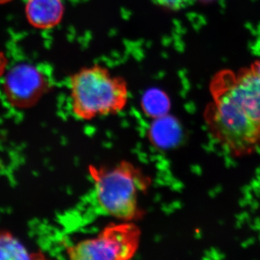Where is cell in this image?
I'll use <instances>...</instances> for the list:
<instances>
[{"mask_svg": "<svg viewBox=\"0 0 260 260\" xmlns=\"http://www.w3.org/2000/svg\"><path fill=\"white\" fill-rule=\"evenodd\" d=\"M95 200L101 209L119 221L139 220L143 214L140 195L148 190L150 179L141 169L129 161L111 167L90 166Z\"/></svg>", "mask_w": 260, "mask_h": 260, "instance_id": "obj_1", "label": "cell"}, {"mask_svg": "<svg viewBox=\"0 0 260 260\" xmlns=\"http://www.w3.org/2000/svg\"><path fill=\"white\" fill-rule=\"evenodd\" d=\"M72 112L78 119L90 121L124 110L129 99L127 83L104 67H88L70 79Z\"/></svg>", "mask_w": 260, "mask_h": 260, "instance_id": "obj_2", "label": "cell"}, {"mask_svg": "<svg viewBox=\"0 0 260 260\" xmlns=\"http://www.w3.org/2000/svg\"><path fill=\"white\" fill-rule=\"evenodd\" d=\"M141 231L133 221L109 224L95 237L67 248V254L74 260H128L139 249Z\"/></svg>", "mask_w": 260, "mask_h": 260, "instance_id": "obj_3", "label": "cell"}, {"mask_svg": "<svg viewBox=\"0 0 260 260\" xmlns=\"http://www.w3.org/2000/svg\"><path fill=\"white\" fill-rule=\"evenodd\" d=\"M210 90L215 100V106L212 108L213 121L226 143L231 146L239 139L254 143L259 136L260 126L249 119L244 109L214 78L210 83Z\"/></svg>", "mask_w": 260, "mask_h": 260, "instance_id": "obj_4", "label": "cell"}, {"mask_svg": "<svg viewBox=\"0 0 260 260\" xmlns=\"http://www.w3.org/2000/svg\"><path fill=\"white\" fill-rule=\"evenodd\" d=\"M3 87L8 102L13 107L23 109L32 107L39 102L47 93L49 82L39 68L21 64L8 72Z\"/></svg>", "mask_w": 260, "mask_h": 260, "instance_id": "obj_5", "label": "cell"}, {"mask_svg": "<svg viewBox=\"0 0 260 260\" xmlns=\"http://www.w3.org/2000/svg\"><path fill=\"white\" fill-rule=\"evenodd\" d=\"M25 11L29 22L34 27L49 29L61 21L64 5L61 0H28Z\"/></svg>", "mask_w": 260, "mask_h": 260, "instance_id": "obj_6", "label": "cell"}, {"mask_svg": "<svg viewBox=\"0 0 260 260\" xmlns=\"http://www.w3.org/2000/svg\"><path fill=\"white\" fill-rule=\"evenodd\" d=\"M151 143L160 148H170L180 143L182 129L176 118L167 114L154 119L148 132Z\"/></svg>", "mask_w": 260, "mask_h": 260, "instance_id": "obj_7", "label": "cell"}, {"mask_svg": "<svg viewBox=\"0 0 260 260\" xmlns=\"http://www.w3.org/2000/svg\"><path fill=\"white\" fill-rule=\"evenodd\" d=\"M141 107L145 115L157 119L169 114L170 99L167 93L158 88L149 89L142 98Z\"/></svg>", "mask_w": 260, "mask_h": 260, "instance_id": "obj_8", "label": "cell"}, {"mask_svg": "<svg viewBox=\"0 0 260 260\" xmlns=\"http://www.w3.org/2000/svg\"><path fill=\"white\" fill-rule=\"evenodd\" d=\"M34 254L10 233L0 232V259H32Z\"/></svg>", "mask_w": 260, "mask_h": 260, "instance_id": "obj_9", "label": "cell"}, {"mask_svg": "<svg viewBox=\"0 0 260 260\" xmlns=\"http://www.w3.org/2000/svg\"><path fill=\"white\" fill-rule=\"evenodd\" d=\"M155 5L168 10L178 11L190 4L191 0H152Z\"/></svg>", "mask_w": 260, "mask_h": 260, "instance_id": "obj_10", "label": "cell"}, {"mask_svg": "<svg viewBox=\"0 0 260 260\" xmlns=\"http://www.w3.org/2000/svg\"><path fill=\"white\" fill-rule=\"evenodd\" d=\"M210 257H211V259L214 260H219V259H223L225 257V254H223V253L219 251L218 249H215V248H212L210 249Z\"/></svg>", "mask_w": 260, "mask_h": 260, "instance_id": "obj_11", "label": "cell"}, {"mask_svg": "<svg viewBox=\"0 0 260 260\" xmlns=\"http://www.w3.org/2000/svg\"><path fill=\"white\" fill-rule=\"evenodd\" d=\"M224 161H225V167L228 168V169L237 167V162L234 159H233L230 155L224 156Z\"/></svg>", "mask_w": 260, "mask_h": 260, "instance_id": "obj_12", "label": "cell"}, {"mask_svg": "<svg viewBox=\"0 0 260 260\" xmlns=\"http://www.w3.org/2000/svg\"><path fill=\"white\" fill-rule=\"evenodd\" d=\"M6 58L3 55V53L0 52V76L4 73L5 67H6Z\"/></svg>", "mask_w": 260, "mask_h": 260, "instance_id": "obj_13", "label": "cell"}, {"mask_svg": "<svg viewBox=\"0 0 260 260\" xmlns=\"http://www.w3.org/2000/svg\"><path fill=\"white\" fill-rule=\"evenodd\" d=\"M222 151H223L224 156L230 155L231 153H232V146L228 143H224L222 145Z\"/></svg>", "mask_w": 260, "mask_h": 260, "instance_id": "obj_14", "label": "cell"}, {"mask_svg": "<svg viewBox=\"0 0 260 260\" xmlns=\"http://www.w3.org/2000/svg\"><path fill=\"white\" fill-rule=\"evenodd\" d=\"M250 185L253 190L256 189H260V182L256 179H253V180L251 181Z\"/></svg>", "mask_w": 260, "mask_h": 260, "instance_id": "obj_15", "label": "cell"}, {"mask_svg": "<svg viewBox=\"0 0 260 260\" xmlns=\"http://www.w3.org/2000/svg\"><path fill=\"white\" fill-rule=\"evenodd\" d=\"M250 206L251 211L254 212L259 208V203H258V201H256V200H252V201H251L250 204Z\"/></svg>", "mask_w": 260, "mask_h": 260, "instance_id": "obj_16", "label": "cell"}, {"mask_svg": "<svg viewBox=\"0 0 260 260\" xmlns=\"http://www.w3.org/2000/svg\"><path fill=\"white\" fill-rule=\"evenodd\" d=\"M251 67L254 68V70H255L256 73H257L260 78V60L256 61L255 62L251 64Z\"/></svg>", "mask_w": 260, "mask_h": 260, "instance_id": "obj_17", "label": "cell"}, {"mask_svg": "<svg viewBox=\"0 0 260 260\" xmlns=\"http://www.w3.org/2000/svg\"><path fill=\"white\" fill-rule=\"evenodd\" d=\"M241 190H242V192L244 193V194H245V193L251 192V191H252L253 189L252 188H251L250 184H249V185H245L243 186V187H242V189H241Z\"/></svg>", "mask_w": 260, "mask_h": 260, "instance_id": "obj_18", "label": "cell"}, {"mask_svg": "<svg viewBox=\"0 0 260 260\" xmlns=\"http://www.w3.org/2000/svg\"><path fill=\"white\" fill-rule=\"evenodd\" d=\"M244 198L248 201V204L250 205L251 201L253 200V195L251 194V192H247L244 194Z\"/></svg>", "mask_w": 260, "mask_h": 260, "instance_id": "obj_19", "label": "cell"}, {"mask_svg": "<svg viewBox=\"0 0 260 260\" xmlns=\"http://www.w3.org/2000/svg\"><path fill=\"white\" fill-rule=\"evenodd\" d=\"M239 206L242 207V208H244L246 205H248V201L244 198V199H241L239 200Z\"/></svg>", "mask_w": 260, "mask_h": 260, "instance_id": "obj_20", "label": "cell"}, {"mask_svg": "<svg viewBox=\"0 0 260 260\" xmlns=\"http://www.w3.org/2000/svg\"><path fill=\"white\" fill-rule=\"evenodd\" d=\"M220 140L218 138H215V137H214L213 138H212L211 140H210V143H211V144H213L214 145H218L219 143H220Z\"/></svg>", "mask_w": 260, "mask_h": 260, "instance_id": "obj_21", "label": "cell"}, {"mask_svg": "<svg viewBox=\"0 0 260 260\" xmlns=\"http://www.w3.org/2000/svg\"><path fill=\"white\" fill-rule=\"evenodd\" d=\"M236 218H237V220H239V221H242L243 223L244 222H245V218H244V215H243V213L240 214H237V215H236Z\"/></svg>", "mask_w": 260, "mask_h": 260, "instance_id": "obj_22", "label": "cell"}, {"mask_svg": "<svg viewBox=\"0 0 260 260\" xmlns=\"http://www.w3.org/2000/svg\"><path fill=\"white\" fill-rule=\"evenodd\" d=\"M214 190L215 191V192L217 193V194H220V193L222 192V191H223V186L221 185L216 186L215 188H214Z\"/></svg>", "mask_w": 260, "mask_h": 260, "instance_id": "obj_23", "label": "cell"}, {"mask_svg": "<svg viewBox=\"0 0 260 260\" xmlns=\"http://www.w3.org/2000/svg\"><path fill=\"white\" fill-rule=\"evenodd\" d=\"M246 241L247 242L248 244H249V246L253 245V244H254V243H255V239H254V238L252 237L249 238V239Z\"/></svg>", "mask_w": 260, "mask_h": 260, "instance_id": "obj_24", "label": "cell"}, {"mask_svg": "<svg viewBox=\"0 0 260 260\" xmlns=\"http://www.w3.org/2000/svg\"><path fill=\"white\" fill-rule=\"evenodd\" d=\"M243 223H243V222L239 221V220H237V222H236L235 224L236 228H237V229H242V228L243 227Z\"/></svg>", "mask_w": 260, "mask_h": 260, "instance_id": "obj_25", "label": "cell"}, {"mask_svg": "<svg viewBox=\"0 0 260 260\" xmlns=\"http://www.w3.org/2000/svg\"><path fill=\"white\" fill-rule=\"evenodd\" d=\"M210 197H211L212 198H215L216 197L217 193L215 192V191L213 189V190H210L209 191Z\"/></svg>", "mask_w": 260, "mask_h": 260, "instance_id": "obj_26", "label": "cell"}, {"mask_svg": "<svg viewBox=\"0 0 260 260\" xmlns=\"http://www.w3.org/2000/svg\"><path fill=\"white\" fill-rule=\"evenodd\" d=\"M241 246H242V247L244 248V249H246V248H248L249 246L246 241H245V242H242V244H241Z\"/></svg>", "mask_w": 260, "mask_h": 260, "instance_id": "obj_27", "label": "cell"}, {"mask_svg": "<svg viewBox=\"0 0 260 260\" xmlns=\"http://www.w3.org/2000/svg\"><path fill=\"white\" fill-rule=\"evenodd\" d=\"M254 150H255L256 153L258 154V155H260V146L259 145H255L254 147Z\"/></svg>", "mask_w": 260, "mask_h": 260, "instance_id": "obj_28", "label": "cell"}, {"mask_svg": "<svg viewBox=\"0 0 260 260\" xmlns=\"http://www.w3.org/2000/svg\"><path fill=\"white\" fill-rule=\"evenodd\" d=\"M254 193H255V195L256 198H260V189H254Z\"/></svg>", "mask_w": 260, "mask_h": 260, "instance_id": "obj_29", "label": "cell"}, {"mask_svg": "<svg viewBox=\"0 0 260 260\" xmlns=\"http://www.w3.org/2000/svg\"><path fill=\"white\" fill-rule=\"evenodd\" d=\"M202 129L204 130V131H208V130H209V125L208 124H205L202 126Z\"/></svg>", "mask_w": 260, "mask_h": 260, "instance_id": "obj_30", "label": "cell"}, {"mask_svg": "<svg viewBox=\"0 0 260 260\" xmlns=\"http://www.w3.org/2000/svg\"><path fill=\"white\" fill-rule=\"evenodd\" d=\"M255 174L256 176L260 175V167L255 169Z\"/></svg>", "mask_w": 260, "mask_h": 260, "instance_id": "obj_31", "label": "cell"}, {"mask_svg": "<svg viewBox=\"0 0 260 260\" xmlns=\"http://www.w3.org/2000/svg\"><path fill=\"white\" fill-rule=\"evenodd\" d=\"M11 0H0V4H4V3H8Z\"/></svg>", "mask_w": 260, "mask_h": 260, "instance_id": "obj_32", "label": "cell"}, {"mask_svg": "<svg viewBox=\"0 0 260 260\" xmlns=\"http://www.w3.org/2000/svg\"><path fill=\"white\" fill-rule=\"evenodd\" d=\"M256 179L260 182V175L256 176Z\"/></svg>", "mask_w": 260, "mask_h": 260, "instance_id": "obj_33", "label": "cell"}, {"mask_svg": "<svg viewBox=\"0 0 260 260\" xmlns=\"http://www.w3.org/2000/svg\"><path fill=\"white\" fill-rule=\"evenodd\" d=\"M259 242H260V235H259Z\"/></svg>", "mask_w": 260, "mask_h": 260, "instance_id": "obj_34", "label": "cell"}]
</instances>
